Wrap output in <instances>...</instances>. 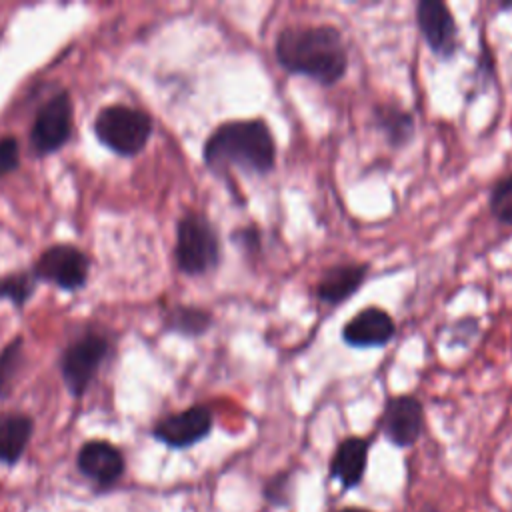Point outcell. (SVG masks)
<instances>
[{
	"instance_id": "cell-1",
	"label": "cell",
	"mask_w": 512,
	"mask_h": 512,
	"mask_svg": "<svg viewBox=\"0 0 512 512\" xmlns=\"http://www.w3.org/2000/svg\"><path fill=\"white\" fill-rule=\"evenodd\" d=\"M274 56L288 74L334 86L346 76L348 52L342 34L330 24H296L276 34Z\"/></svg>"
},
{
	"instance_id": "cell-2",
	"label": "cell",
	"mask_w": 512,
	"mask_h": 512,
	"mask_svg": "<svg viewBox=\"0 0 512 512\" xmlns=\"http://www.w3.org/2000/svg\"><path fill=\"white\" fill-rule=\"evenodd\" d=\"M204 164L214 174L238 170L266 176L276 166V142L264 120H230L214 128L202 148Z\"/></svg>"
},
{
	"instance_id": "cell-3",
	"label": "cell",
	"mask_w": 512,
	"mask_h": 512,
	"mask_svg": "<svg viewBox=\"0 0 512 512\" xmlns=\"http://www.w3.org/2000/svg\"><path fill=\"white\" fill-rule=\"evenodd\" d=\"M176 264L188 276H202L220 264V240L210 220L186 212L176 226Z\"/></svg>"
},
{
	"instance_id": "cell-4",
	"label": "cell",
	"mask_w": 512,
	"mask_h": 512,
	"mask_svg": "<svg viewBox=\"0 0 512 512\" xmlns=\"http://www.w3.org/2000/svg\"><path fill=\"white\" fill-rule=\"evenodd\" d=\"M94 132L116 154L134 156L146 146L152 134V120L142 110L114 104L100 110L94 120Z\"/></svg>"
},
{
	"instance_id": "cell-5",
	"label": "cell",
	"mask_w": 512,
	"mask_h": 512,
	"mask_svg": "<svg viewBox=\"0 0 512 512\" xmlns=\"http://www.w3.org/2000/svg\"><path fill=\"white\" fill-rule=\"evenodd\" d=\"M106 352H108V342L96 334H86L74 340L62 352L60 374L66 388L74 396H82L88 390Z\"/></svg>"
},
{
	"instance_id": "cell-6",
	"label": "cell",
	"mask_w": 512,
	"mask_h": 512,
	"mask_svg": "<svg viewBox=\"0 0 512 512\" xmlns=\"http://www.w3.org/2000/svg\"><path fill=\"white\" fill-rule=\"evenodd\" d=\"M72 134V100L68 92H58L38 110L30 144L38 154H50L62 148Z\"/></svg>"
},
{
	"instance_id": "cell-7",
	"label": "cell",
	"mask_w": 512,
	"mask_h": 512,
	"mask_svg": "<svg viewBox=\"0 0 512 512\" xmlns=\"http://www.w3.org/2000/svg\"><path fill=\"white\" fill-rule=\"evenodd\" d=\"M416 24L426 46L442 60L458 50V24L450 8L440 0H420L416 4Z\"/></svg>"
},
{
	"instance_id": "cell-8",
	"label": "cell",
	"mask_w": 512,
	"mask_h": 512,
	"mask_svg": "<svg viewBox=\"0 0 512 512\" xmlns=\"http://www.w3.org/2000/svg\"><path fill=\"white\" fill-rule=\"evenodd\" d=\"M32 274L34 278L48 280L62 290H76L86 282L88 258L70 244H56L40 254Z\"/></svg>"
},
{
	"instance_id": "cell-9",
	"label": "cell",
	"mask_w": 512,
	"mask_h": 512,
	"mask_svg": "<svg viewBox=\"0 0 512 512\" xmlns=\"http://www.w3.org/2000/svg\"><path fill=\"white\" fill-rule=\"evenodd\" d=\"M212 430V412L202 406H190L182 412L162 418L154 426V438L170 448H188L204 440Z\"/></svg>"
},
{
	"instance_id": "cell-10",
	"label": "cell",
	"mask_w": 512,
	"mask_h": 512,
	"mask_svg": "<svg viewBox=\"0 0 512 512\" xmlns=\"http://www.w3.org/2000/svg\"><path fill=\"white\" fill-rule=\"evenodd\" d=\"M396 334L394 318L378 308L366 306L356 312L340 330V338L350 348H382L386 346Z\"/></svg>"
},
{
	"instance_id": "cell-11",
	"label": "cell",
	"mask_w": 512,
	"mask_h": 512,
	"mask_svg": "<svg viewBox=\"0 0 512 512\" xmlns=\"http://www.w3.org/2000/svg\"><path fill=\"white\" fill-rule=\"evenodd\" d=\"M422 426L424 410L418 398L410 394L388 398L382 414V432L394 446H412L420 438Z\"/></svg>"
},
{
	"instance_id": "cell-12",
	"label": "cell",
	"mask_w": 512,
	"mask_h": 512,
	"mask_svg": "<svg viewBox=\"0 0 512 512\" xmlns=\"http://www.w3.org/2000/svg\"><path fill=\"white\" fill-rule=\"evenodd\" d=\"M366 276H368V264H362V262H346V264L330 266L328 270H324L322 278L318 280L314 294L320 302L338 306L340 302L348 300L360 290Z\"/></svg>"
},
{
	"instance_id": "cell-13",
	"label": "cell",
	"mask_w": 512,
	"mask_h": 512,
	"mask_svg": "<svg viewBox=\"0 0 512 512\" xmlns=\"http://www.w3.org/2000/svg\"><path fill=\"white\" fill-rule=\"evenodd\" d=\"M76 462L80 472L100 486L116 482L124 472V458L120 450L102 440L86 442L80 448Z\"/></svg>"
},
{
	"instance_id": "cell-14",
	"label": "cell",
	"mask_w": 512,
	"mask_h": 512,
	"mask_svg": "<svg viewBox=\"0 0 512 512\" xmlns=\"http://www.w3.org/2000/svg\"><path fill=\"white\" fill-rule=\"evenodd\" d=\"M368 448V440L360 436H350L338 444L330 462V474L344 490H350L362 482L368 464Z\"/></svg>"
},
{
	"instance_id": "cell-15",
	"label": "cell",
	"mask_w": 512,
	"mask_h": 512,
	"mask_svg": "<svg viewBox=\"0 0 512 512\" xmlns=\"http://www.w3.org/2000/svg\"><path fill=\"white\" fill-rule=\"evenodd\" d=\"M372 116H374L376 130L386 138L388 146L402 148L414 138L416 124H414V116L408 110L386 102V104L374 106Z\"/></svg>"
},
{
	"instance_id": "cell-16",
	"label": "cell",
	"mask_w": 512,
	"mask_h": 512,
	"mask_svg": "<svg viewBox=\"0 0 512 512\" xmlns=\"http://www.w3.org/2000/svg\"><path fill=\"white\" fill-rule=\"evenodd\" d=\"M32 436V420L24 414L0 416V462L14 464L20 460Z\"/></svg>"
},
{
	"instance_id": "cell-17",
	"label": "cell",
	"mask_w": 512,
	"mask_h": 512,
	"mask_svg": "<svg viewBox=\"0 0 512 512\" xmlns=\"http://www.w3.org/2000/svg\"><path fill=\"white\" fill-rule=\"evenodd\" d=\"M166 326L184 336H200L212 326V314L196 306H174L166 316Z\"/></svg>"
},
{
	"instance_id": "cell-18",
	"label": "cell",
	"mask_w": 512,
	"mask_h": 512,
	"mask_svg": "<svg viewBox=\"0 0 512 512\" xmlns=\"http://www.w3.org/2000/svg\"><path fill=\"white\" fill-rule=\"evenodd\" d=\"M22 346L24 340L18 336L0 352V396H6L10 392L14 378L18 376V370L24 360Z\"/></svg>"
},
{
	"instance_id": "cell-19",
	"label": "cell",
	"mask_w": 512,
	"mask_h": 512,
	"mask_svg": "<svg viewBox=\"0 0 512 512\" xmlns=\"http://www.w3.org/2000/svg\"><path fill=\"white\" fill-rule=\"evenodd\" d=\"M488 208L498 222L512 226V174L504 176L492 186Z\"/></svg>"
},
{
	"instance_id": "cell-20",
	"label": "cell",
	"mask_w": 512,
	"mask_h": 512,
	"mask_svg": "<svg viewBox=\"0 0 512 512\" xmlns=\"http://www.w3.org/2000/svg\"><path fill=\"white\" fill-rule=\"evenodd\" d=\"M34 292V274L20 272L0 278V298L10 300L14 306H22Z\"/></svg>"
},
{
	"instance_id": "cell-21",
	"label": "cell",
	"mask_w": 512,
	"mask_h": 512,
	"mask_svg": "<svg viewBox=\"0 0 512 512\" xmlns=\"http://www.w3.org/2000/svg\"><path fill=\"white\" fill-rule=\"evenodd\" d=\"M18 154L20 146L14 136L0 138V178L18 168Z\"/></svg>"
},
{
	"instance_id": "cell-22",
	"label": "cell",
	"mask_w": 512,
	"mask_h": 512,
	"mask_svg": "<svg viewBox=\"0 0 512 512\" xmlns=\"http://www.w3.org/2000/svg\"><path fill=\"white\" fill-rule=\"evenodd\" d=\"M234 242L248 254L256 252L260 248V232L258 228L254 226H244V228H238L234 234H232Z\"/></svg>"
},
{
	"instance_id": "cell-23",
	"label": "cell",
	"mask_w": 512,
	"mask_h": 512,
	"mask_svg": "<svg viewBox=\"0 0 512 512\" xmlns=\"http://www.w3.org/2000/svg\"><path fill=\"white\" fill-rule=\"evenodd\" d=\"M340 512H368V510H362V508H344Z\"/></svg>"
}]
</instances>
